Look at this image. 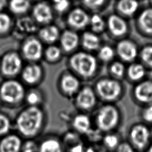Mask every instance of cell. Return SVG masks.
I'll use <instances>...</instances> for the list:
<instances>
[{"label":"cell","instance_id":"1","mask_svg":"<svg viewBox=\"0 0 152 152\" xmlns=\"http://www.w3.org/2000/svg\"><path fill=\"white\" fill-rule=\"evenodd\" d=\"M48 115L41 106H27L16 116L14 127L17 133L25 139H35L43 132Z\"/></svg>","mask_w":152,"mask_h":152},{"label":"cell","instance_id":"2","mask_svg":"<svg viewBox=\"0 0 152 152\" xmlns=\"http://www.w3.org/2000/svg\"><path fill=\"white\" fill-rule=\"evenodd\" d=\"M121 110L113 103H105L99 107L92 118L93 126L102 134L117 131L122 122Z\"/></svg>","mask_w":152,"mask_h":152},{"label":"cell","instance_id":"3","mask_svg":"<svg viewBox=\"0 0 152 152\" xmlns=\"http://www.w3.org/2000/svg\"><path fill=\"white\" fill-rule=\"evenodd\" d=\"M150 129L143 122H135L128 128L127 141L138 151L144 150L150 144Z\"/></svg>","mask_w":152,"mask_h":152},{"label":"cell","instance_id":"4","mask_svg":"<svg viewBox=\"0 0 152 152\" xmlns=\"http://www.w3.org/2000/svg\"><path fill=\"white\" fill-rule=\"evenodd\" d=\"M25 97L24 88L18 81L10 80L4 83L0 87V99L8 105H18Z\"/></svg>","mask_w":152,"mask_h":152},{"label":"cell","instance_id":"5","mask_svg":"<svg viewBox=\"0 0 152 152\" xmlns=\"http://www.w3.org/2000/svg\"><path fill=\"white\" fill-rule=\"evenodd\" d=\"M96 93L106 103H113L121 97V86L118 82L113 80H102L96 84Z\"/></svg>","mask_w":152,"mask_h":152},{"label":"cell","instance_id":"6","mask_svg":"<svg viewBox=\"0 0 152 152\" xmlns=\"http://www.w3.org/2000/svg\"><path fill=\"white\" fill-rule=\"evenodd\" d=\"M70 64L77 72L84 77L92 75L97 68L95 58L91 55L84 52L74 54L71 58Z\"/></svg>","mask_w":152,"mask_h":152},{"label":"cell","instance_id":"7","mask_svg":"<svg viewBox=\"0 0 152 152\" xmlns=\"http://www.w3.org/2000/svg\"><path fill=\"white\" fill-rule=\"evenodd\" d=\"M97 96L90 87H84L77 92L75 99L76 107L80 112L88 113L93 111L97 105Z\"/></svg>","mask_w":152,"mask_h":152},{"label":"cell","instance_id":"8","mask_svg":"<svg viewBox=\"0 0 152 152\" xmlns=\"http://www.w3.org/2000/svg\"><path fill=\"white\" fill-rule=\"evenodd\" d=\"M71 129L81 136L87 135L94 127L92 118L88 113L79 112L73 115L70 121Z\"/></svg>","mask_w":152,"mask_h":152},{"label":"cell","instance_id":"9","mask_svg":"<svg viewBox=\"0 0 152 152\" xmlns=\"http://www.w3.org/2000/svg\"><path fill=\"white\" fill-rule=\"evenodd\" d=\"M38 152H65V150L61 137L48 134L39 142Z\"/></svg>","mask_w":152,"mask_h":152},{"label":"cell","instance_id":"10","mask_svg":"<svg viewBox=\"0 0 152 152\" xmlns=\"http://www.w3.org/2000/svg\"><path fill=\"white\" fill-rule=\"evenodd\" d=\"M23 141L17 133H10L0 138V152H21Z\"/></svg>","mask_w":152,"mask_h":152},{"label":"cell","instance_id":"11","mask_svg":"<svg viewBox=\"0 0 152 152\" xmlns=\"http://www.w3.org/2000/svg\"><path fill=\"white\" fill-rule=\"evenodd\" d=\"M21 64V60L17 53H8L2 59L1 64L2 71L6 75H14L19 72Z\"/></svg>","mask_w":152,"mask_h":152},{"label":"cell","instance_id":"12","mask_svg":"<svg viewBox=\"0 0 152 152\" xmlns=\"http://www.w3.org/2000/svg\"><path fill=\"white\" fill-rule=\"evenodd\" d=\"M134 97L140 103L149 105L152 103V82L144 81L138 84L134 88Z\"/></svg>","mask_w":152,"mask_h":152},{"label":"cell","instance_id":"13","mask_svg":"<svg viewBox=\"0 0 152 152\" xmlns=\"http://www.w3.org/2000/svg\"><path fill=\"white\" fill-rule=\"evenodd\" d=\"M23 53L25 57L31 61H36L40 58L42 54V46L36 39L28 40L24 45Z\"/></svg>","mask_w":152,"mask_h":152},{"label":"cell","instance_id":"14","mask_svg":"<svg viewBox=\"0 0 152 152\" xmlns=\"http://www.w3.org/2000/svg\"><path fill=\"white\" fill-rule=\"evenodd\" d=\"M117 51L120 57L127 61H132L137 54V49L135 44L129 40H122L117 46Z\"/></svg>","mask_w":152,"mask_h":152},{"label":"cell","instance_id":"15","mask_svg":"<svg viewBox=\"0 0 152 152\" xmlns=\"http://www.w3.org/2000/svg\"><path fill=\"white\" fill-rule=\"evenodd\" d=\"M68 22L71 26L81 28L86 26L89 22V18L87 14L80 8H76L72 10L68 17Z\"/></svg>","mask_w":152,"mask_h":152},{"label":"cell","instance_id":"16","mask_svg":"<svg viewBox=\"0 0 152 152\" xmlns=\"http://www.w3.org/2000/svg\"><path fill=\"white\" fill-rule=\"evenodd\" d=\"M35 19L40 23H48L52 19V12L48 4L40 2L35 5L33 11Z\"/></svg>","mask_w":152,"mask_h":152},{"label":"cell","instance_id":"17","mask_svg":"<svg viewBox=\"0 0 152 152\" xmlns=\"http://www.w3.org/2000/svg\"><path fill=\"white\" fill-rule=\"evenodd\" d=\"M108 26L112 33L115 36H121L127 30L126 22L119 16L112 15L108 19Z\"/></svg>","mask_w":152,"mask_h":152},{"label":"cell","instance_id":"18","mask_svg":"<svg viewBox=\"0 0 152 152\" xmlns=\"http://www.w3.org/2000/svg\"><path fill=\"white\" fill-rule=\"evenodd\" d=\"M122 141L120 135L115 131L104 134L101 142L103 147L107 151L113 152Z\"/></svg>","mask_w":152,"mask_h":152},{"label":"cell","instance_id":"19","mask_svg":"<svg viewBox=\"0 0 152 152\" xmlns=\"http://www.w3.org/2000/svg\"><path fill=\"white\" fill-rule=\"evenodd\" d=\"M79 85L78 80L71 75H66L62 79V89L64 93L69 96L77 93Z\"/></svg>","mask_w":152,"mask_h":152},{"label":"cell","instance_id":"20","mask_svg":"<svg viewBox=\"0 0 152 152\" xmlns=\"http://www.w3.org/2000/svg\"><path fill=\"white\" fill-rule=\"evenodd\" d=\"M61 42L65 50L71 51L77 46L78 43V36L75 32L66 30L62 34Z\"/></svg>","mask_w":152,"mask_h":152},{"label":"cell","instance_id":"21","mask_svg":"<svg viewBox=\"0 0 152 152\" xmlns=\"http://www.w3.org/2000/svg\"><path fill=\"white\" fill-rule=\"evenodd\" d=\"M41 69L39 66L31 64L27 66L23 71V78L28 84L37 82L41 76Z\"/></svg>","mask_w":152,"mask_h":152},{"label":"cell","instance_id":"22","mask_svg":"<svg viewBox=\"0 0 152 152\" xmlns=\"http://www.w3.org/2000/svg\"><path fill=\"white\" fill-rule=\"evenodd\" d=\"M139 23L144 31L152 33V8H148L142 12L139 17Z\"/></svg>","mask_w":152,"mask_h":152},{"label":"cell","instance_id":"23","mask_svg":"<svg viewBox=\"0 0 152 152\" xmlns=\"http://www.w3.org/2000/svg\"><path fill=\"white\" fill-rule=\"evenodd\" d=\"M40 36L46 42H53L59 37V30L54 26H49L43 28L40 30Z\"/></svg>","mask_w":152,"mask_h":152},{"label":"cell","instance_id":"24","mask_svg":"<svg viewBox=\"0 0 152 152\" xmlns=\"http://www.w3.org/2000/svg\"><path fill=\"white\" fill-rule=\"evenodd\" d=\"M118 7L122 13L126 15H132L137 10L138 2L137 0H121Z\"/></svg>","mask_w":152,"mask_h":152},{"label":"cell","instance_id":"25","mask_svg":"<svg viewBox=\"0 0 152 152\" xmlns=\"http://www.w3.org/2000/svg\"><path fill=\"white\" fill-rule=\"evenodd\" d=\"M83 44L84 46L90 50L97 49L100 44L99 37L91 32H86L84 33L83 37Z\"/></svg>","mask_w":152,"mask_h":152},{"label":"cell","instance_id":"26","mask_svg":"<svg viewBox=\"0 0 152 152\" xmlns=\"http://www.w3.org/2000/svg\"><path fill=\"white\" fill-rule=\"evenodd\" d=\"M12 126L10 118L7 114L0 112V138L11 133Z\"/></svg>","mask_w":152,"mask_h":152},{"label":"cell","instance_id":"27","mask_svg":"<svg viewBox=\"0 0 152 152\" xmlns=\"http://www.w3.org/2000/svg\"><path fill=\"white\" fill-rule=\"evenodd\" d=\"M10 7L13 12L22 14L28 10L30 2L28 0H11Z\"/></svg>","mask_w":152,"mask_h":152},{"label":"cell","instance_id":"28","mask_svg":"<svg viewBox=\"0 0 152 152\" xmlns=\"http://www.w3.org/2000/svg\"><path fill=\"white\" fill-rule=\"evenodd\" d=\"M128 74L129 78L133 80H138L143 77L145 69L142 65L139 64H133L129 66Z\"/></svg>","mask_w":152,"mask_h":152},{"label":"cell","instance_id":"29","mask_svg":"<svg viewBox=\"0 0 152 152\" xmlns=\"http://www.w3.org/2000/svg\"><path fill=\"white\" fill-rule=\"evenodd\" d=\"M25 100L30 106H41L43 99L41 94L37 91H31L25 97Z\"/></svg>","mask_w":152,"mask_h":152},{"label":"cell","instance_id":"30","mask_svg":"<svg viewBox=\"0 0 152 152\" xmlns=\"http://www.w3.org/2000/svg\"><path fill=\"white\" fill-rule=\"evenodd\" d=\"M39 142L35 139H25L23 141L21 152H38Z\"/></svg>","mask_w":152,"mask_h":152},{"label":"cell","instance_id":"31","mask_svg":"<svg viewBox=\"0 0 152 152\" xmlns=\"http://www.w3.org/2000/svg\"><path fill=\"white\" fill-rule=\"evenodd\" d=\"M92 29L97 32L101 31L104 29V22L103 18L99 14L93 15L90 20Z\"/></svg>","mask_w":152,"mask_h":152},{"label":"cell","instance_id":"32","mask_svg":"<svg viewBox=\"0 0 152 152\" xmlns=\"http://www.w3.org/2000/svg\"><path fill=\"white\" fill-rule=\"evenodd\" d=\"M140 116L145 124H152V104L147 105L142 110Z\"/></svg>","mask_w":152,"mask_h":152},{"label":"cell","instance_id":"33","mask_svg":"<svg viewBox=\"0 0 152 152\" xmlns=\"http://www.w3.org/2000/svg\"><path fill=\"white\" fill-rule=\"evenodd\" d=\"M141 56L145 64L152 66V46L144 48L141 50Z\"/></svg>","mask_w":152,"mask_h":152},{"label":"cell","instance_id":"34","mask_svg":"<svg viewBox=\"0 0 152 152\" xmlns=\"http://www.w3.org/2000/svg\"><path fill=\"white\" fill-rule=\"evenodd\" d=\"M114 52L112 48L108 46L102 47L99 51V56L103 61H109L113 58Z\"/></svg>","mask_w":152,"mask_h":152},{"label":"cell","instance_id":"35","mask_svg":"<svg viewBox=\"0 0 152 152\" xmlns=\"http://www.w3.org/2000/svg\"><path fill=\"white\" fill-rule=\"evenodd\" d=\"M113 152H138L127 140H122Z\"/></svg>","mask_w":152,"mask_h":152},{"label":"cell","instance_id":"36","mask_svg":"<svg viewBox=\"0 0 152 152\" xmlns=\"http://www.w3.org/2000/svg\"><path fill=\"white\" fill-rule=\"evenodd\" d=\"M11 26V18L8 15L0 13V32L7 31Z\"/></svg>","mask_w":152,"mask_h":152},{"label":"cell","instance_id":"37","mask_svg":"<svg viewBox=\"0 0 152 152\" xmlns=\"http://www.w3.org/2000/svg\"><path fill=\"white\" fill-rule=\"evenodd\" d=\"M46 55L47 58L50 61H54L58 59L61 55L60 49L55 46L48 47L46 50Z\"/></svg>","mask_w":152,"mask_h":152},{"label":"cell","instance_id":"38","mask_svg":"<svg viewBox=\"0 0 152 152\" xmlns=\"http://www.w3.org/2000/svg\"><path fill=\"white\" fill-rule=\"evenodd\" d=\"M110 71L115 75L121 77L124 74L125 72V67L122 63L116 62L112 65L110 67Z\"/></svg>","mask_w":152,"mask_h":152},{"label":"cell","instance_id":"39","mask_svg":"<svg viewBox=\"0 0 152 152\" xmlns=\"http://www.w3.org/2000/svg\"><path fill=\"white\" fill-rule=\"evenodd\" d=\"M54 4L55 9L59 12L65 11L69 6V2L68 0H58Z\"/></svg>","mask_w":152,"mask_h":152},{"label":"cell","instance_id":"40","mask_svg":"<svg viewBox=\"0 0 152 152\" xmlns=\"http://www.w3.org/2000/svg\"><path fill=\"white\" fill-rule=\"evenodd\" d=\"M105 0H84V2L88 7L94 8L101 5Z\"/></svg>","mask_w":152,"mask_h":152},{"label":"cell","instance_id":"41","mask_svg":"<svg viewBox=\"0 0 152 152\" xmlns=\"http://www.w3.org/2000/svg\"><path fill=\"white\" fill-rule=\"evenodd\" d=\"M84 152H97V151L95 148L93 147H86Z\"/></svg>","mask_w":152,"mask_h":152},{"label":"cell","instance_id":"42","mask_svg":"<svg viewBox=\"0 0 152 152\" xmlns=\"http://www.w3.org/2000/svg\"><path fill=\"white\" fill-rule=\"evenodd\" d=\"M7 4V0H0V10L5 7Z\"/></svg>","mask_w":152,"mask_h":152},{"label":"cell","instance_id":"43","mask_svg":"<svg viewBox=\"0 0 152 152\" xmlns=\"http://www.w3.org/2000/svg\"><path fill=\"white\" fill-rule=\"evenodd\" d=\"M145 152H152V143L148 146V147L144 150Z\"/></svg>","mask_w":152,"mask_h":152},{"label":"cell","instance_id":"44","mask_svg":"<svg viewBox=\"0 0 152 152\" xmlns=\"http://www.w3.org/2000/svg\"><path fill=\"white\" fill-rule=\"evenodd\" d=\"M58 1V0H52V1H53L54 3H55V2H56V1Z\"/></svg>","mask_w":152,"mask_h":152},{"label":"cell","instance_id":"45","mask_svg":"<svg viewBox=\"0 0 152 152\" xmlns=\"http://www.w3.org/2000/svg\"><path fill=\"white\" fill-rule=\"evenodd\" d=\"M150 132H151V137H152V129L150 130Z\"/></svg>","mask_w":152,"mask_h":152},{"label":"cell","instance_id":"46","mask_svg":"<svg viewBox=\"0 0 152 152\" xmlns=\"http://www.w3.org/2000/svg\"><path fill=\"white\" fill-rule=\"evenodd\" d=\"M151 2H152V0H151Z\"/></svg>","mask_w":152,"mask_h":152}]
</instances>
